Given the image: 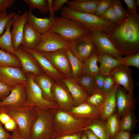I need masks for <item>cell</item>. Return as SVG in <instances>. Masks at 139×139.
Here are the masks:
<instances>
[{"label":"cell","mask_w":139,"mask_h":139,"mask_svg":"<svg viewBox=\"0 0 139 139\" xmlns=\"http://www.w3.org/2000/svg\"><path fill=\"white\" fill-rule=\"evenodd\" d=\"M106 33L122 55L139 53V17L129 12L126 18Z\"/></svg>","instance_id":"1"},{"label":"cell","mask_w":139,"mask_h":139,"mask_svg":"<svg viewBox=\"0 0 139 139\" xmlns=\"http://www.w3.org/2000/svg\"><path fill=\"white\" fill-rule=\"evenodd\" d=\"M35 107L37 115L30 129V139H52L58 136L53 124L54 116L58 109L44 110Z\"/></svg>","instance_id":"2"},{"label":"cell","mask_w":139,"mask_h":139,"mask_svg":"<svg viewBox=\"0 0 139 139\" xmlns=\"http://www.w3.org/2000/svg\"><path fill=\"white\" fill-rule=\"evenodd\" d=\"M2 111L8 114L15 120L23 139H30V129L37 115L34 106H3L2 107Z\"/></svg>","instance_id":"3"},{"label":"cell","mask_w":139,"mask_h":139,"mask_svg":"<svg viewBox=\"0 0 139 139\" xmlns=\"http://www.w3.org/2000/svg\"><path fill=\"white\" fill-rule=\"evenodd\" d=\"M92 120L88 118H76L68 112L57 109L54 116L53 124L58 136L72 134L82 132Z\"/></svg>","instance_id":"4"},{"label":"cell","mask_w":139,"mask_h":139,"mask_svg":"<svg viewBox=\"0 0 139 139\" xmlns=\"http://www.w3.org/2000/svg\"><path fill=\"white\" fill-rule=\"evenodd\" d=\"M49 30L57 33L69 43L91 32L90 30L80 22L62 16L55 17Z\"/></svg>","instance_id":"5"},{"label":"cell","mask_w":139,"mask_h":139,"mask_svg":"<svg viewBox=\"0 0 139 139\" xmlns=\"http://www.w3.org/2000/svg\"><path fill=\"white\" fill-rule=\"evenodd\" d=\"M61 10L62 16L76 20L89 29H98L107 33L117 25L95 15L77 12L68 6L62 7Z\"/></svg>","instance_id":"6"},{"label":"cell","mask_w":139,"mask_h":139,"mask_svg":"<svg viewBox=\"0 0 139 139\" xmlns=\"http://www.w3.org/2000/svg\"><path fill=\"white\" fill-rule=\"evenodd\" d=\"M25 74L27 81L25 85L26 100L24 106H33L44 110L58 109L55 102L48 101L44 98L41 89L34 81L35 75L30 73Z\"/></svg>","instance_id":"7"},{"label":"cell","mask_w":139,"mask_h":139,"mask_svg":"<svg viewBox=\"0 0 139 139\" xmlns=\"http://www.w3.org/2000/svg\"><path fill=\"white\" fill-rule=\"evenodd\" d=\"M69 42L57 33L49 30L41 34L40 42L33 49L42 53L68 48Z\"/></svg>","instance_id":"8"},{"label":"cell","mask_w":139,"mask_h":139,"mask_svg":"<svg viewBox=\"0 0 139 139\" xmlns=\"http://www.w3.org/2000/svg\"><path fill=\"white\" fill-rule=\"evenodd\" d=\"M68 48L72 54L83 63L97 50L91 32L69 43Z\"/></svg>","instance_id":"9"},{"label":"cell","mask_w":139,"mask_h":139,"mask_svg":"<svg viewBox=\"0 0 139 139\" xmlns=\"http://www.w3.org/2000/svg\"><path fill=\"white\" fill-rule=\"evenodd\" d=\"M51 92L58 109L68 112L74 106L71 95L62 81H54L51 87Z\"/></svg>","instance_id":"10"},{"label":"cell","mask_w":139,"mask_h":139,"mask_svg":"<svg viewBox=\"0 0 139 139\" xmlns=\"http://www.w3.org/2000/svg\"><path fill=\"white\" fill-rule=\"evenodd\" d=\"M91 33L97 51L108 54L113 58L121 59L123 57L107 36L106 33L98 29H89Z\"/></svg>","instance_id":"11"},{"label":"cell","mask_w":139,"mask_h":139,"mask_svg":"<svg viewBox=\"0 0 139 139\" xmlns=\"http://www.w3.org/2000/svg\"><path fill=\"white\" fill-rule=\"evenodd\" d=\"M67 49L43 53L57 70L66 77H71L72 71L67 54Z\"/></svg>","instance_id":"12"},{"label":"cell","mask_w":139,"mask_h":139,"mask_svg":"<svg viewBox=\"0 0 139 139\" xmlns=\"http://www.w3.org/2000/svg\"><path fill=\"white\" fill-rule=\"evenodd\" d=\"M19 47L31 55L36 59L42 72L54 81H61L66 77L55 68L43 53L26 48L21 45Z\"/></svg>","instance_id":"13"},{"label":"cell","mask_w":139,"mask_h":139,"mask_svg":"<svg viewBox=\"0 0 139 139\" xmlns=\"http://www.w3.org/2000/svg\"><path fill=\"white\" fill-rule=\"evenodd\" d=\"M110 76L116 83L122 86L130 97H133L134 88V80L132 75V71L128 66L121 65L113 69Z\"/></svg>","instance_id":"14"},{"label":"cell","mask_w":139,"mask_h":139,"mask_svg":"<svg viewBox=\"0 0 139 139\" xmlns=\"http://www.w3.org/2000/svg\"><path fill=\"white\" fill-rule=\"evenodd\" d=\"M0 76L3 82L12 87L27 81L26 74L18 67H0Z\"/></svg>","instance_id":"15"},{"label":"cell","mask_w":139,"mask_h":139,"mask_svg":"<svg viewBox=\"0 0 139 139\" xmlns=\"http://www.w3.org/2000/svg\"><path fill=\"white\" fill-rule=\"evenodd\" d=\"M26 82L13 87L9 95L4 99L0 101V107L24 106L26 100Z\"/></svg>","instance_id":"16"},{"label":"cell","mask_w":139,"mask_h":139,"mask_svg":"<svg viewBox=\"0 0 139 139\" xmlns=\"http://www.w3.org/2000/svg\"><path fill=\"white\" fill-rule=\"evenodd\" d=\"M15 53L25 73H30L37 76L43 73L34 58L30 53L20 47L15 49Z\"/></svg>","instance_id":"17"},{"label":"cell","mask_w":139,"mask_h":139,"mask_svg":"<svg viewBox=\"0 0 139 139\" xmlns=\"http://www.w3.org/2000/svg\"><path fill=\"white\" fill-rule=\"evenodd\" d=\"M68 112L77 118H88L94 121L101 118L99 107L92 106L86 102L74 106Z\"/></svg>","instance_id":"18"},{"label":"cell","mask_w":139,"mask_h":139,"mask_svg":"<svg viewBox=\"0 0 139 139\" xmlns=\"http://www.w3.org/2000/svg\"><path fill=\"white\" fill-rule=\"evenodd\" d=\"M28 11L22 14H16L12 19V28L11 31L12 42L14 49L21 45L24 25L27 22Z\"/></svg>","instance_id":"19"},{"label":"cell","mask_w":139,"mask_h":139,"mask_svg":"<svg viewBox=\"0 0 139 139\" xmlns=\"http://www.w3.org/2000/svg\"><path fill=\"white\" fill-rule=\"evenodd\" d=\"M67 88L72 97L74 106L86 102L90 96L88 93L71 77H65L61 81Z\"/></svg>","instance_id":"20"},{"label":"cell","mask_w":139,"mask_h":139,"mask_svg":"<svg viewBox=\"0 0 139 139\" xmlns=\"http://www.w3.org/2000/svg\"><path fill=\"white\" fill-rule=\"evenodd\" d=\"M119 85L116 83L112 89L109 93L105 94V99L102 105L99 108L101 118L102 121L106 120L113 114L117 107L116 93Z\"/></svg>","instance_id":"21"},{"label":"cell","mask_w":139,"mask_h":139,"mask_svg":"<svg viewBox=\"0 0 139 139\" xmlns=\"http://www.w3.org/2000/svg\"><path fill=\"white\" fill-rule=\"evenodd\" d=\"M55 16L54 15H50L49 17L40 18L34 16L32 11H28L27 22L36 31L41 34L50 30L53 25Z\"/></svg>","instance_id":"22"},{"label":"cell","mask_w":139,"mask_h":139,"mask_svg":"<svg viewBox=\"0 0 139 139\" xmlns=\"http://www.w3.org/2000/svg\"><path fill=\"white\" fill-rule=\"evenodd\" d=\"M116 98L118 117L123 116L127 112L132 110L134 98L129 96L126 90L120 86L117 90Z\"/></svg>","instance_id":"23"},{"label":"cell","mask_w":139,"mask_h":139,"mask_svg":"<svg viewBox=\"0 0 139 139\" xmlns=\"http://www.w3.org/2000/svg\"><path fill=\"white\" fill-rule=\"evenodd\" d=\"M41 36V34L27 22L24 27L21 45L26 48L33 49L40 42Z\"/></svg>","instance_id":"24"},{"label":"cell","mask_w":139,"mask_h":139,"mask_svg":"<svg viewBox=\"0 0 139 139\" xmlns=\"http://www.w3.org/2000/svg\"><path fill=\"white\" fill-rule=\"evenodd\" d=\"M98 56L100 64V73L106 76H110L113 69L122 65L121 59L114 58L108 54L98 51Z\"/></svg>","instance_id":"25"},{"label":"cell","mask_w":139,"mask_h":139,"mask_svg":"<svg viewBox=\"0 0 139 139\" xmlns=\"http://www.w3.org/2000/svg\"><path fill=\"white\" fill-rule=\"evenodd\" d=\"M99 0H73L67 4L71 9L79 12L95 15Z\"/></svg>","instance_id":"26"},{"label":"cell","mask_w":139,"mask_h":139,"mask_svg":"<svg viewBox=\"0 0 139 139\" xmlns=\"http://www.w3.org/2000/svg\"><path fill=\"white\" fill-rule=\"evenodd\" d=\"M34 80L41 89L44 98L48 101L55 102L51 92V87L55 81L43 73L35 75Z\"/></svg>","instance_id":"27"},{"label":"cell","mask_w":139,"mask_h":139,"mask_svg":"<svg viewBox=\"0 0 139 139\" xmlns=\"http://www.w3.org/2000/svg\"><path fill=\"white\" fill-rule=\"evenodd\" d=\"M98 62V51L96 50L83 63L82 75H87L94 77L100 73Z\"/></svg>","instance_id":"28"},{"label":"cell","mask_w":139,"mask_h":139,"mask_svg":"<svg viewBox=\"0 0 139 139\" xmlns=\"http://www.w3.org/2000/svg\"><path fill=\"white\" fill-rule=\"evenodd\" d=\"M12 19L7 25L5 32L0 36V48L15 56V49L12 42L11 33L10 29L12 25Z\"/></svg>","instance_id":"29"},{"label":"cell","mask_w":139,"mask_h":139,"mask_svg":"<svg viewBox=\"0 0 139 139\" xmlns=\"http://www.w3.org/2000/svg\"><path fill=\"white\" fill-rule=\"evenodd\" d=\"M89 129L92 131L99 139H110L106 131L105 124L100 120L93 121L81 131Z\"/></svg>","instance_id":"30"},{"label":"cell","mask_w":139,"mask_h":139,"mask_svg":"<svg viewBox=\"0 0 139 139\" xmlns=\"http://www.w3.org/2000/svg\"><path fill=\"white\" fill-rule=\"evenodd\" d=\"M66 52L71 67V77L77 79L82 75L83 63L72 54L69 48L66 49Z\"/></svg>","instance_id":"31"},{"label":"cell","mask_w":139,"mask_h":139,"mask_svg":"<svg viewBox=\"0 0 139 139\" xmlns=\"http://www.w3.org/2000/svg\"><path fill=\"white\" fill-rule=\"evenodd\" d=\"M75 79L78 84L89 95H91L98 89L95 84L94 77L92 76L87 75H82Z\"/></svg>","instance_id":"32"},{"label":"cell","mask_w":139,"mask_h":139,"mask_svg":"<svg viewBox=\"0 0 139 139\" xmlns=\"http://www.w3.org/2000/svg\"><path fill=\"white\" fill-rule=\"evenodd\" d=\"M21 67L17 57L0 48V67Z\"/></svg>","instance_id":"33"},{"label":"cell","mask_w":139,"mask_h":139,"mask_svg":"<svg viewBox=\"0 0 139 139\" xmlns=\"http://www.w3.org/2000/svg\"><path fill=\"white\" fill-rule=\"evenodd\" d=\"M106 128L110 139L120 131V122L117 114H113L106 120Z\"/></svg>","instance_id":"34"},{"label":"cell","mask_w":139,"mask_h":139,"mask_svg":"<svg viewBox=\"0 0 139 139\" xmlns=\"http://www.w3.org/2000/svg\"><path fill=\"white\" fill-rule=\"evenodd\" d=\"M132 110L127 112L120 121V131L129 132L134 128L135 119Z\"/></svg>","instance_id":"35"},{"label":"cell","mask_w":139,"mask_h":139,"mask_svg":"<svg viewBox=\"0 0 139 139\" xmlns=\"http://www.w3.org/2000/svg\"><path fill=\"white\" fill-rule=\"evenodd\" d=\"M23 1L29 5L30 10L32 11L34 9L37 8L40 12L42 14L49 12V6L47 0H23Z\"/></svg>","instance_id":"36"},{"label":"cell","mask_w":139,"mask_h":139,"mask_svg":"<svg viewBox=\"0 0 139 139\" xmlns=\"http://www.w3.org/2000/svg\"><path fill=\"white\" fill-rule=\"evenodd\" d=\"M111 6L114 9L118 19L120 21L124 20L128 16L129 12L122 6L120 0H111Z\"/></svg>","instance_id":"37"},{"label":"cell","mask_w":139,"mask_h":139,"mask_svg":"<svg viewBox=\"0 0 139 139\" xmlns=\"http://www.w3.org/2000/svg\"><path fill=\"white\" fill-rule=\"evenodd\" d=\"M105 95V94L98 89L90 95L86 102L92 106L99 107L103 103Z\"/></svg>","instance_id":"38"},{"label":"cell","mask_w":139,"mask_h":139,"mask_svg":"<svg viewBox=\"0 0 139 139\" xmlns=\"http://www.w3.org/2000/svg\"><path fill=\"white\" fill-rule=\"evenodd\" d=\"M17 14L15 12L8 13L6 11L0 14V36L3 34L11 20Z\"/></svg>","instance_id":"39"},{"label":"cell","mask_w":139,"mask_h":139,"mask_svg":"<svg viewBox=\"0 0 139 139\" xmlns=\"http://www.w3.org/2000/svg\"><path fill=\"white\" fill-rule=\"evenodd\" d=\"M122 65L132 66L139 68V53L132 55L126 56L121 59Z\"/></svg>","instance_id":"40"},{"label":"cell","mask_w":139,"mask_h":139,"mask_svg":"<svg viewBox=\"0 0 139 139\" xmlns=\"http://www.w3.org/2000/svg\"><path fill=\"white\" fill-rule=\"evenodd\" d=\"M101 18L106 21L117 25L120 22L118 19L114 9L111 6Z\"/></svg>","instance_id":"41"},{"label":"cell","mask_w":139,"mask_h":139,"mask_svg":"<svg viewBox=\"0 0 139 139\" xmlns=\"http://www.w3.org/2000/svg\"><path fill=\"white\" fill-rule=\"evenodd\" d=\"M111 0H99L95 15L101 17L111 6Z\"/></svg>","instance_id":"42"},{"label":"cell","mask_w":139,"mask_h":139,"mask_svg":"<svg viewBox=\"0 0 139 139\" xmlns=\"http://www.w3.org/2000/svg\"><path fill=\"white\" fill-rule=\"evenodd\" d=\"M115 84V80L111 76H106L103 83L102 92L105 94L109 93L112 89Z\"/></svg>","instance_id":"43"},{"label":"cell","mask_w":139,"mask_h":139,"mask_svg":"<svg viewBox=\"0 0 139 139\" xmlns=\"http://www.w3.org/2000/svg\"><path fill=\"white\" fill-rule=\"evenodd\" d=\"M12 88V87L0 80V98L2 100L9 95Z\"/></svg>","instance_id":"44"},{"label":"cell","mask_w":139,"mask_h":139,"mask_svg":"<svg viewBox=\"0 0 139 139\" xmlns=\"http://www.w3.org/2000/svg\"><path fill=\"white\" fill-rule=\"evenodd\" d=\"M128 8V11L132 14L138 17L139 15L137 12L136 0H124Z\"/></svg>","instance_id":"45"},{"label":"cell","mask_w":139,"mask_h":139,"mask_svg":"<svg viewBox=\"0 0 139 139\" xmlns=\"http://www.w3.org/2000/svg\"><path fill=\"white\" fill-rule=\"evenodd\" d=\"M106 76L99 73L94 77L95 84L97 88L102 92Z\"/></svg>","instance_id":"46"},{"label":"cell","mask_w":139,"mask_h":139,"mask_svg":"<svg viewBox=\"0 0 139 139\" xmlns=\"http://www.w3.org/2000/svg\"><path fill=\"white\" fill-rule=\"evenodd\" d=\"M68 0H52L51 2L52 9L54 13L59 11L62 6L68 2Z\"/></svg>","instance_id":"47"},{"label":"cell","mask_w":139,"mask_h":139,"mask_svg":"<svg viewBox=\"0 0 139 139\" xmlns=\"http://www.w3.org/2000/svg\"><path fill=\"white\" fill-rule=\"evenodd\" d=\"M16 1L15 0H0V14L6 11L11 7Z\"/></svg>","instance_id":"48"},{"label":"cell","mask_w":139,"mask_h":139,"mask_svg":"<svg viewBox=\"0 0 139 139\" xmlns=\"http://www.w3.org/2000/svg\"><path fill=\"white\" fill-rule=\"evenodd\" d=\"M4 129L7 131L13 132L18 128L17 124L12 118L4 125Z\"/></svg>","instance_id":"49"},{"label":"cell","mask_w":139,"mask_h":139,"mask_svg":"<svg viewBox=\"0 0 139 139\" xmlns=\"http://www.w3.org/2000/svg\"><path fill=\"white\" fill-rule=\"evenodd\" d=\"M83 132L72 134L57 136L52 139H81Z\"/></svg>","instance_id":"50"},{"label":"cell","mask_w":139,"mask_h":139,"mask_svg":"<svg viewBox=\"0 0 139 139\" xmlns=\"http://www.w3.org/2000/svg\"><path fill=\"white\" fill-rule=\"evenodd\" d=\"M129 132L120 131L111 139H130Z\"/></svg>","instance_id":"51"},{"label":"cell","mask_w":139,"mask_h":139,"mask_svg":"<svg viewBox=\"0 0 139 139\" xmlns=\"http://www.w3.org/2000/svg\"><path fill=\"white\" fill-rule=\"evenodd\" d=\"M11 136V135L3 127L0 121V139H9Z\"/></svg>","instance_id":"52"},{"label":"cell","mask_w":139,"mask_h":139,"mask_svg":"<svg viewBox=\"0 0 139 139\" xmlns=\"http://www.w3.org/2000/svg\"><path fill=\"white\" fill-rule=\"evenodd\" d=\"M10 116L6 113L1 111L0 112V121L3 125L11 118Z\"/></svg>","instance_id":"53"},{"label":"cell","mask_w":139,"mask_h":139,"mask_svg":"<svg viewBox=\"0 0 139 139\" xmlns=\"http://www.w3.org/2000/svg\"><path fill=\"white\" fill-rule=\"evenodd\" d=\"M88 139H99L98 137L91 130L87 129L83 131Z\"/></svg>","instance_id":"54"},{"label":"cell","mask_w":139,"mask_h":139,"mask_svg":"<svg viewBox=\"0 0 139 139\" xmlns=\"http://www.w3.org/2000/svg\"><path fill=\"white\" fill-rule=\"evenodd\" d=\"M9 139H23L20 134L18 128L12 132L11 136Z\"/></svg>","instance_id":"55"},{"label":"cell","mask_w":139,"mask_h":139,"mask_svg":"<svg viewBox=\"0 0 139 139\" xmlns=\"http://www.w3.org/2000/svg\"><path fill=\"white\" fill-rule=\"evenodd\" d=\"M81 139H88L86 134L84 131L83 132Z\"/></svg>","instance_id":"56"},{"label":"cell","mask_w":139,"mask_h":139,"mask_svg":"<svg viewBox=\"0 0 139 139\" xmlns=\"http://www.w3.org/2000/svg\"><path fill=\"white\" fill-rule=\"evenodd\" d=\"M132 139H139V134L135 135L133 136Z\"/></svg>","instance_id":"57"},{"label":"cell","mask_w":139,"mask_h":139,"mask_svg":"<svg viewBox=\"0 0 139 139\" xmlns=\"http://www.w3.org/2000/svg\"><path fill=\"white\" fill-rule=\"evenodd\" d=\"M136 4L137 6L138 7L139 9V0H136Z\"/></svg>","instance_id":"58"},{"label":"cell","mask_w":139,"mask_h":139,"mask_svg":"<svg viewBox=\"0 0 139 139\" xmlns=\"http://www.w3.org/2000/svg\"><path fill=\"white\" fill-rule=\"evenodd\" d=\"M0 80L3 81V80L1 77L0 76Z\"/></svg>","instance_id":"59"},{"label":"cell","mask_w":139,"mask_h":139,"mask_svg":"<svg viewBox=\"0 0 139 139\" xmlns=\"http://www.w3.org/2000/svg\"><path fill=\"white\" fill-rule=\"evenodd\" d=\"M2 107H0V112L1 111Z\"/></svg>","instance_id":"60"},{"label":"cell","mask_w":139,"mask_h":139,"mask_svg":"<svg viewBox=\"0 0 139 139\" xmlns=\"http://www.w3.org/2000/svg\"><path fill=\"white\" fill-rule=\"evenodd\" d=\"M2 100V99L1 98H0V101H1Z\"/></svg>","instance_id":"61"}]
</instances>
